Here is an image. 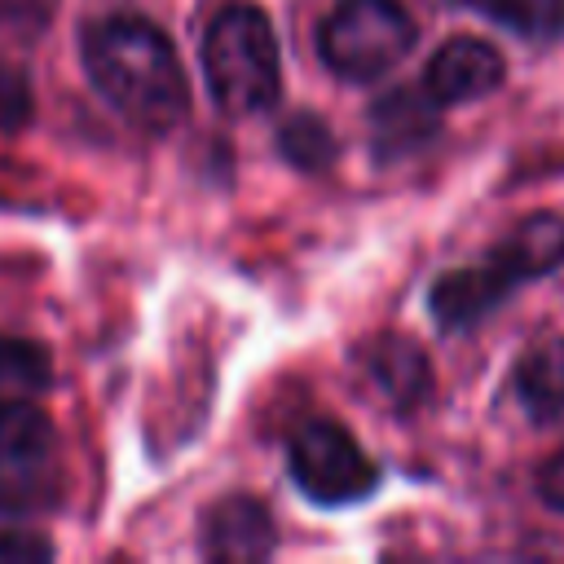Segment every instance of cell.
I'll use <instances>...</instances> for the list:
<instances>
[{
  "label": "cell",
  "instance_id": "4fadbf2b",
  "mask_svg": "<svg viewBox=\"0 0 564 564\" xmlns=\"http://www.w3.org/2000/svg\"><path fill=\"white\" fill-rule=\"evenodd\" d=\"M53 432L40 405L31 401H4L0 405V467H26L48 449Z\"/></svg>",
  "mask_w": 564,
  "mask_h": 564
},
{
  "label": "cell",
  "instance_id": "d6986e66",
  "mask_svg": "<svg viewBox=\"0 0 564 564\" xmlns=\"http://www.w3.org/2000/svg\"><path fill=\"white\" fill-rule=\"evenodd\" d=\"M538 494H542L546 507L564 511V445H560V449L546 458V467L538 471Z\"/></svg>",
  "mask_w": 564,
  "mask_h": 564
},
{
  "label": "cell",
  "instance_id": "8fae6325",
  "mask_svg": "<svg viewBox=\"0 0 564 564\" xmlns=\"http://www.w3.org/2000/svg\"><path fill=\"white\" fill-rule=\"evenodd\" d=\"M498 247L511 256V264L524 273V282L542 278V273L564 264V216L560 212H533Z\"/></svg>",
  "mask_w": 564,
  "mask_h": 564
},
{
  "label": "cell",
  "instance_id": "277c9868",
  "mask_svg": "<svg viewBox=\"0 0 564 564\" xmlns=\"http://www.w3.org/2000/svg\"><path fill=\"white\" fill-rule=\"evenodd\" d=\"M286 463L300 494L317 507H348L379 489L375 458L339 423H326V419H313L291 436Z\"/></svg>",
  "mask_w": 564,
  "mask_h": 564
},
{
  "label": "cell",
  "instance_id": "7c38bea8",
  "mask_svg": "<svg viewBox=\"0 0 564 564\" xmlns=\"http://www.w3.org/2000/svg\"><path fill=\"white\" fill-rule=\"evenodd\" d=\"M53 383V361L40 344L0 335V405L4 401H31Z\"/></svg>",
  "mask_w": 564,
  "mask_h": 564
},
{
  "label": "cell",
  "instance_id": "3957f363",
  "mask_svg": "<svg viewBox=\"0 0 564 564\" xmlns=\"http://www.w3.org/2000/svg\"><path fill=\"white\" fill-rule=\"evenodd\" d=\"M414 48V18L397 0H344L317 31L322 62L352 84L388 75Z\"/></svg>",
  "mask_w": 564,
  "mask_h": 564
},
{
  "label": "cell",
  "instance_id": "9c48e42d",
  "mask_svg": "<svg viewBox=\"0 0 564 564\" xmlns=\"http://www.w3.org/2000/svg\"><path fill=\"white\" fill-rule=\"evenodd\" d=\"M370 145L379 159H405L414 150H423L427 141H436L441 132V106L419 88H397V93H383L375 106H370Z\"/></svg>",
  "mask_w": 564,
  "mask_h": 564
},
{
  "label": "cell",
  "instance_id": "6da1fadb",
  "mask_svg": "<svg viewBox=\"0 0 564 564\" xmlns=\"http://www.w3.org/2000/svg\"><path fill=\"white\" fill-rule=\"evenodd\" d=\"M84 70L93 88L141 132H167L189 106L181 57L145 18L119 13L93 22L84 31Z\"/></svg>",
  "mask_w": 564,
  "mask_h": 564
},
{
  "label": "cell",
  "instance_id": "52a82bcc",
  "mask_svg": "<svg viewBox=\"0 0 564 564\" xmlns=\"http://www.w3.org/2000/svg\"><path fill=\"white\" fill-rule=\"evenodd\" d=\"M273 546H278V529L260 498L229 494L216 507H207V516H203V555L207 560L247 564V560H269Z\"/></svg>",
  "mask_w": 564,
  "mask_h": 564
},
{
  "label": "cell",
  "instance_id": "9a60e30c",
  "mask_svg": "<svg viewBox=\"0 0 564 564\" xmlns=\"http://www.w3.org/2000/svg\"><path fill=\"white\" fill-rule=\"evenodd\" d=\"M278 150L300 172H326L335 159V137L317 115H291L278 132Z\"/></svg>",
  "mask_w": 564,
  "mask_h": 564
},
{
  "label": "cell",
  "instance_id": "8992f818",
  "mask_svg": "<svg viewBox=\"0 0 564 564\" xmlns=\"http://www.w3.org/2000/svg\"><path fill=\"white\" fill-rule=\"evenodd\" d=\"M502 75H507V62L489 40L454 35L432 53V62L423 70V93L436 106H458V101L489 97L502 84Z\"/></svg>",
  "mask_w": 564,
  "mask_h": 564
},
{
  "label": "cell",
  "instance_id": "2e32d148",
  "mask_svg": "<svg viewBox=\"0 0 564 564\" xmlns=\"http://www.w3.org/2000/svg\"><path fill=\"white\" fill-rule=\"evenodd\" d=\"M57 18V0H0V40L35 44Z\"/></svg>",
  "mask_w": 564,
  "mask_h": 564
},
{
  "label": "cell",
  "instance_id": "5b68a950",
  "mask_svg": "<svg viewBox=\"0 0 564 564\" xmlns=\"http://www.w3.org/2000/svg\"><path fill=\"white\" fill-rule=\"evenodd\" d=\"M516 286H524V273L511 264V256L502 247H494L489 260L441 273L427 291V308L441 330H467V326L485 322Z\"/></svg>",
  "mask_w": 564,
  "mask_h": 564
},
{
  "label": "cell",
  "instance_id": "ba28073f",
  "mask_svg": "<svg viewBox=\"0 0 564 564\" xmlns=\"http://www.w3.org/2000/svg\"><path fill=\"white\" fill-rule=\"evenodd\" d=\"M357 361H361L366 379L375 383V392L397 414H410L432 397V366H427L423 348L405 335H375L370 344H361Z\"/></svg>",
  "mask_w": 564,
  "mask_h": 564
},
{
  "label": "cell",
  "instance_id": "7a4b0ae2",
  "mask_svg": "<svg viewBox=\"0 0 564 564\" xmlns=\"http://www.w3.org/2000/svg\"><path fill=\"white\" fill-rule=\"evenodd\" d=\"M203 79L220 115H260L282 93V62H278V35L269 18L247 4L229 0L203 35Z\"/></svg>",
  "mask_w": 564,
  "mask_h": 564
},
{
  "label": "cell",
  "instance_id": "30bf717a",
  "mask_svg": "<svg viewBox=\"0 0 564 564\" xmlns=\"http://www.w3.org/2000/svg\"><path fill=\"white\" fill-rule=\"evenodd\" d=\"M516 397L533 419L564 414V335L533 344L516 366Z\"/></svg>",
  "mask_w": 564,
  "mask_h": 564
},
{
  "label": "cell",
  "instance_id": "5bb4252c",
  "mask_svg": "<svg viewBox=\"0 0 564 564\" xmlns=\"http://www.w3.org/2000/svg\"><path fill=\"white\" fill-rule=\"evenodd\" d=\"M467 4L524 40H560L564 35V0H467Z\"/></svg>",
  "mask_w": 564,
  "mask_h": 564
},
{
  "label": "cell",
  "instance_id": "ac0fdd59",
  "mask_svg": "<svg viewBox=\"0 0 564 564\" xmlns=\"http://www.w3.org/2000/svg\"><path fill=\"white\" fill-rule=\"evenodd\" d=\"M53 560V542L31 529H0V564H44Z\"/></svg>",
  "mask_w": 564,
  "mask_h": 564
},
{
  "label": "cell",
  "instance_id": "e0dca14e",
  "mask_svg": "<svg viewBox=\"0 0 564 564\" xmlns=\"http://www.w3.org/2000/svg\"><path fill=\"white\" fill-rule=\"evenodd\" d=\"M31 119V84L18 66H0V132H18Z\"/></svg>",
  "mask_w": 564,
  "mask_h": 564
}]
</instances>
